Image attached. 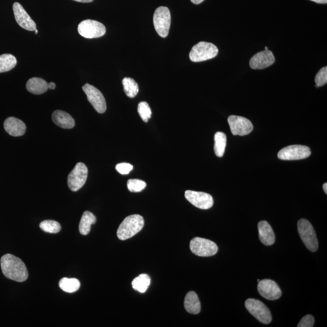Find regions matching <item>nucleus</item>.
<instances>
[{
    "mask_svg": "<svg viewBox=\"0 0 327 327\" xmlns=\"http://www.w3.org/2000/svg\"><path fill=\"white\" fill-rule=\"evenodd\" d=\"M2 273L8 279L18 282L25 281L29 274L25 264L12 254L2 256L0 261Z\"/></svg>",
    "mask_w": 327,
    "mask_h": 327,
    "instance_id": "obj_1",
    "label": "nucleus"
},
{
    "mask_svg": "<svg viewBox=\"0 0 327 327\" xmlns=\"http://www.w3.org/2000/svg\"><path fill=\"white\" fill-rule=\"evenodd\" d=\"M55 87H56L55 84L53 83V82H51V83L48 84V88L49 89L54 90V89H55Z\"/></svg>",
    "mask_w": 327,
    "mask_h": 327,
    "instance_id": "obj_35",
    "label": "nucleus"
},
{
    "mask_svg": "<svg viewBox=\"0 0 327 327\" xmlns=\"http://www.w3.org/2000/svg\"><path fill=\"white\" fill-rule=\"evenodd\" d=\"M185 197L188 201L198 209L207 210L211 209L214 206V199L208 193L187 190L185 192Z\"/></svg>",
    "mask_w": 327,
    "mask_h": 327,
    "instance_id": "obj_13",
    "label": "nucleus"
},
{
    "mask_svg": "<svg viewBox=\"0 0 327 327\" xmlns=\"http://www.w3.org/2000/svg\"><path fill=\"white\" fill-rule=\"evenodd\" d=\"M52 119L54 124L62 129H72L75 126V120L69 113L62 110L54 111Z\"/></svg>",
    "mask_w": 327,
    "mask_h": 327,
    "instance_id": "obj_18",
    "label": "nucleus"
},
{
    "mask_svg": "<svg viewBox=\"0 0 327 327\" xmlns=\"http://www.w3.org/2000/svg\"><path fill=\"white\" fill-rule=\"evenodd\" d=\"M214 151L218 157H222L224 154L227 137L224 133L218 132L215 135Z\"/></svg>",
    "mask_w": 327,
    "mask_h": 327,
    "instance_id": "obj_26",
    "label": "nucleus"
},
{
    "mask_svg": "<svg viewBox=\"0 0 327 327\" xmlns=\"http://www.w3.org/2000/svg\"><path fill=\"white\" fill-rule=\"evenodd\" d=\"M310 1L315 2H316V3H318V4H327V0H310Z\"/></svg>",
    "mask_w": 327,
    "mask_h": 327,
    "instance_id": "obj_34",
    "label": "nucleus"
},
{
    "mask_svg": "<svg viewBox=\"0 0 327 327\" xmlns=\"http://www.w3.org/2000/svg\"><path fill=\"white\" fill-rule=\"evenodd\" d=\"M154 24L155 31L160 37H167L171 24V14L168 7L157 8L154 15Z\"/></svg>",
    "mask_w": 327,
    "mask_h": 327,
    "instance_id": "obj_5",
    "label": "nucleus"
},
{
    "mask_svg": "<svg viewBox=\"0 0 327 327\" xmlns=\"http://www.w3.org/2000/svg\"><path fill=\"white\" fill-rule=\"evenodd\" d=\"M133 165L129 163H122L116 165V170L121 174H129L132 170Z\"/></svg>",
    "mask_w": 327,
    "mask_h": 327,
    "instance_id": "obj_33",
    "label": "nucleus"
},
{
    "mask_svg": "<svg viewBox=\"0 0 327 327\" xmlns=\"http://www.w3.org/2000/svg\"><path fill=\"white\" fill-rule=\"evenodd\" d=\"M228 122L233 135H249L253 129L252 122L244 117L231 115L228 118Z\"/></svg>",
    "mask_w": 327,
    "mask_h": 327,
    "instance_id": "obj_12",
    "label": "nucleus"
},
{
    "mask_svg": "<svg viewBox=\"0 0 327 327\" xmlns=\"http://www.w3.org/2000/svg\"><path fill=\"white\" fill-rule=\"evenodd\" d=\"M146 182L140 179H131L127 181V188L131 192H140L145 189Z\"/></svg>",
    "mask_w": 327,
    "mask_h": 327,
    "instance_id": "obj_30",
    "label": "nucleus"
},
{
    "mask_svg": "<svg viewBox=\"0 0 327 327\" xmlns=\"http://www.w3.org/2000/svg\"><path fill=\"white\" fill-rule=\"evenodd\" d=\"M82 89L85 93L87 100L95 110L99 113H105L107 109V106H106V100L102 93L96 87L89 84H86L82 87Z\"/></svg>",
    "mask_w": 327,
    "mask_h": 327,
    "instance_id": "obj_10",
    "label": "nucleus"
},
{
    "mask_svg": "<svg viewBox=\"0 0 327 327\" xmlns=\"http://www.w3.org/2000/svg\"><path fill=\"white\" fill-rule=\"evenodd\" d=\"M245 307L259 321L264 324L271 323L272 316L271 311L265 304L259 300L248 299L245 302Z\"/></svg>",
    "mask_w": 327,
    "mask_h": 327,
    "instance_id": "obj_6",
    "label": "nucleus"
},
{
    "mask_svg": "<svg viewBox=\"0 0 327 327\" xmlns=\"http://www.w3.org/2000/svg\"><path fill=\"white\" fill-rule=\"evenodd\" d=\"M275 58L272 52L265 50L260 52L252 56L249 64L252 69H264L274 64Z\"/></svg>",
    "mask_w": 327,
    "mask_h": 327,
    "instance_id": "obj_16",
    "label": "nucleus"
},
{
    "mask_svg": "<svg viewBox=\"0 0 327 327\" xmlns=\"http://www.w3.org/2000/svg\"><path fill=\"white\" fill-rule=\"evenodd\" d=\"M73 1L80 2H91L94 1V0H73Z\"/></svg>",
    "mask_w": 327,
    "mask_h": 327,
    "instance_id": "obj_37",
    "label": "nucleus"
},
{
    "mask_svg": "<svg viewBox=\"0 0 327 327\" xmlns=\"http://www.w3.org/2000/svg\"><path fill=\"white\" fill-rule=\"evenodd\" d=\"M260 279H258V282H260Z\"/></svg>",
    "mask_w": 327,
    "mask_h": 327,
    "instance_id": "obj_41",
    "label": "nucleus"
},
{
    "mask_svg": "<svg viewBox=\"0 0 327 327\" xmlns=\"http://www.w3.org/2000/svg\"><path fill=\"white\" fill-rule=\"evenodd\" d=\"M259 236L262 243L272 245L274 243L275 235L273 230L268 222L262 220L258 223Z\"/></svg>",
    "mask_w": 327,
    "mask_h": 327,
    "instance_id": "obj_19",
    "label": "nucleus"
},
{
    "mask_svg": "<svg viewBox=\"0 0 327 327\" xmlns=\"http://www.w3.org/2000/svg\"><path fill=\"white\" fill-rule=\"evenodd\" d=\"M298 229L300 237L307 249L311 252H316L318 249V241L312 223L307 219H300Z\"/></svg>",
    "mask_w": 327,
    "mask_h": 327,
    "instance_id": "obj_4",
    "label": "nucleus"
},
{
    "mask_svg": "<svg viewBox=\"0 0 327 327\" xmlns=\"http://www.w3.org/2000/svg\"><path fill=\"white\" fill-rule=\"evenodd\" d=\"M138 112L143 121L147 122L151 118L152 110L148 103L142 102L139 103L138 106Z\"/></svg>",
    "mask_w": 327,
    "mask_h": 327,
    "instance_id": "obj_29",
    "label": "nucleus"
},
{
    "mask_svg": "<svg viewBox=\"0 0 327 327\" xmlns=\"http://www.w3.org/2000/svg\"><path fill=\"white\" fill-rule=\"evenodd\" d=\"M265 50H269V48H267V47H266V48H265Z\"/></svg>",
    "mask_w": 327,
    "mask_h": 327,
    "instance_id": "obj_40",
    "label": "nucleus"
},
{
    "mask_svg": "<svg viewBox=\"0 0 327 327\" xmlns=\"http://www.w3.org/2000/svg\"><path fill=\"white\" fill-rule=\"evenodd\" d=\"M97 221V218L91 212L86 211L83 213V216L79 225V231L83 235H87L90 232L91 225Z\"/></svg>",
    "mask_w": 327,
    "mask_h": 327,
    "instance_id": "obj_22",
    "label": "nucleus"
},
{
    "mask_svg": "<svg viewBox=\"0 0 327 327\" xmlns=\"http://www.w3.org/2000/svg\"><path fill=\"white\" fill-rule=\"evenodd\" d=\"M193 4H200L201 2H203L204 0H190Z\"/></svg>",
    "mask_w": 327,
    "mask_h": 327,
    "instance_id": "obj_36",
    "label": "nucleus"
},
{
    "mask_svg": "<svg viewBox=\"0 0 327 327\" xmlns=\"http://www.w3.org/2000/svg\"><path fill=\"white\" fill-rule=\"evenodd\" d=\"M13 10L15 20L22 28L29 31H35L37 29L36 24L19 2H14Z\"/></svg>",
    "mask_w": 327,
    "mask_h": 327,
    "instance_id": "obj_15",
    "label": "nucleus"
},
{
    "mask_svg": "<svg viewBox=\"0 0 327 327\" xmlns=\"http://www.w3.org/2000/svg\"><path fill=\"white\" fill-rule=\"evenodd\" d=\"M124 91L128 97L133 98L137 95L139 92L138 84L132 78L126 77L122 80Z\"/></svg>",
    "mask_w": 327,
    "mask_h": 327,
    "instance_id": "obj_27",
    "label": "nucleus"
},
{
    "mask_svg": "<svg viewBox=\"0 0 327 327\" xmlns=\"http://www.w3.org/2000/svg\"><path fill=\"white\" fill-rule=\"evenodd\" d=\"M258 290L264 298L274 301L280 298L282 291L277 283L271 279H264L258 282Z\"/></svg>",
    "mask_w": 327,
    "mask_h": 327,
    "instance_id": "obj_14",
    "label": "nucleus"
},
{
    "mask_svg": "<svg viewBox=\"0 0 327 327\" xmlns=\"http://www.w3.org/2000/svg\"><path fill=\"white\" fill-rule=\"evenodd\" d=\"M78 31L82 37L92 39L103 37L106 34V29L105 25L100 22L86 20L79 24Z\"/></svg>",
    "mask_w": 327,
    "mask_h": 327,
    "instance_id": "obj_9",
    "label": "nucleus"
},
{
    "mask_svg": "<svg viewBox=\"0 0 327 327\" xmlns=\"http://www.w3.org/2000/svg\"><path fill=\"white\" fill-rule=\"evenodd\" d=\"M38 30H37V29L35 30V34H38Z\"/></svg>",
    "mask_w": 327,
    "mask_h": 327,
    "instance_id": "obj_39",
    "label": "nucleus"
},
{
    "mask_svg": "<svg viewBox=\"0 0 327 327\" xmlns=\"http://www.w3.org/2000/svg\"><path fill=\"white\" fill-rule=\"evenodd\" d=\"M4 128L6 132L12 136H23L26 130V125L24 122L15 117H9L5 119Z\"/></svg>",
    "mask_w": 327,
    "mask_h": 327,
    "instance_id": "obj_17",
    "label": "nucleus"
},
{
    "mask_svg": "<svg viewBox=\"0 0 327 327\" xmlns=\"http://www.w3.org/2000/svg\"><path fill=\"white\" fill-rule=\"evenodd\" d=\"M17 60L12 54H6L0 55V73L9 72L15 67Z\"/></svg>",
    "mask_w": 327,
    "mask_h": 327,
    "instance_id": "obj_25",
    "label": "nucleus"
},
{
    "mask_svg": "<svg viewBox=\"0 0 327 327\" xmlns=\"http://www.w3.org/2000/svg\"><path fill=\"white\" fill-rule=\"evenodd\" d=\"M323 189H324V192H325V193L327 194V183L324 184V185H323Z\"/></svg>",
    "mask_w": 327,
    "mask_h": 327,
    "instance_id": "obj_38",
    "label": "nucleus"
},
{
    "mask_svg": "<svg viewBox=\"0 0 327 327\" xmlns=\"http://www.w3.org/2000/svg\"><path fill=\"white\" fill-rule=\"evenodd\" d=\"M40 227L45 232L57 233L61 230V227L59 223L53 220H45L40 223Z\"/></svg>",
    "mask_w": 327,
    "mask_h": 327,
    "instance_id": "obj_28",
    "label": "nucleus"
},
{
    "mask_svg": "<svg viewBox=\"0 0 327 327\" xmlns=\"http://www.w3.org/2000/svg\"><path fill=\"white\" fill-rule=\"evenodd\" d=\"M311 155L309 147L302 145L289 146L278 153L277 157L280 160L293 161L305 159Z\"/></svg>",
    "mask_w": 327,
    "mask_h": 327,
    "instance_id": "obj_11",
    "label": "nucleus"
},
{
    "mask_svg": "<svg viewBox=\"0 0 327 327\" xmlns=\"http://www.w3.org/2000/svg\"><path fill=\"white\" fill-rule=\"evenodd\" d=\"M26 89L33 94L40 95L48 91V84L43 79L34 77L27 82Z\"/></svg>",
    "mask_w": 327,
    "mask_h": 327,
    "instance_id": "obj_21",
    "label": "nucleus"
},
{
    "mask_svg": "<svg viewBox=\"0 0 327 327\" xmlns=\"http://www.w3.org/2000/svg\"><path fill=\"white\" fill-rule=\"evenodd\" d=\"M315 318L313 316L308 315L302 318L298 324V327H312L314 326Z\"/></svg>",
    "mask_w": 327,
    "mask_h": 327,
    "instance_id": "obj_32",
    "label": "nucleus"
},
{
    "mask_svg": "<svg viewBox=\"0 0 327 327\" xmlns=\"http://www.w3.org/2000/svg\"><path fill=\"white\" fill-rule=\"evenodd\" d=\"M218 49L211 43L201 42L193 46L189 54V58L192 62L207 61L214 58L218 54Z\"/></svg>",
    "mask_w": 327,
    "mask_h": 327,
    "instance_id": "obj_3",
    "label": "nucleus"
},
{
    "mask_svg": "<svg viewBox=\"0 0 327 327\" xmlns=\"http://www.w3.org/2000/svg\"><path fill=\"white\" fill-rule=\"evenodd\" d=\"M144 225V219L140 215H133L125 218L117 230V236L124 241L140 232Z\"/></svg>",
    "mask_w": 327,
    "mask_h": 327,
    "instance_id": "obj_2",
    "label": "nucleus"
},
{
    "mask_svg": "<svg viewBox=\"0 0 327 327\" xmlns=\"http://www.w3.org/2000/svg\"><path fill=\"white\" fill-rule=\"evenodd\" d=\"M88 175V169L83 163L76 164L75 167L69 173L67 184L72 192H77L85 184Z\"/></svg>",
    "mask_w": 327,
    "mask_h": 327,
    "instance_id": "obj_8",
    "label": "nucleus"
},
{
    "mask_svg": "<svg viewBox=\"0 0 327 327\" xmlns=\"http://www.w3.org/2000/svg\"><path fill=\"white\" fill-rule=\"evenodd\" d=\"M80 282L76 278H62L59 280V286L61 290L67 293H74L80 287Z\"/></svg>",
    "mask_w": 327,
    "mask_h": 327,
    "instance_id": "obj_24",
    "label": "nucleus"
},
{
    "mask_svg": "<svg viewBox=\"0 0 327 327\" xmlns=\"http://www.w3.org/2000/svg\"><path fill=\"white\" fill-rule=\"evenodd\" d=\"M190 248L193 253L201 257H209L217 254V245L211 240L199 238H193L190 241Z\"/></svg>",
    "mask_w": 327,
    "mask_h": 327,
    "instance_id": "obj_7",
    "label": "nucleus"
},
{
    "mask_svg": "<svg viewBox=\"0 0 327 327\" xmlns=\"http://www.w3.org/2000/svg\"><path fill=\"white\" fill-rule=\"evenodd\" d=\"M184 307L188 313L197 315L201 312V303L197 294L194 291H190L185 296Z\"/></svg>",
    "mask_w": 327,
    "mask_h": 327,
    "instance_id": "obj_20",
    "label": "nucleus"
},
{
    "mask_svg": "<svg viewBox=\"0 0 327 327\" xmlns=\"http://www.w3.org/2000/svg\"><path fill=\"white\" fill-rule=\"evenodd\" d=\"M132 285L134 290L141 293H145L151 285V278L146 274H141L133 279Z\"/></svg>",
    "mask_w": 327,
    "mask_h": 327,
    "instance_id": "obj_23",
    "label": "nucleus"
},
{
    "mask_svg": "<svg viewBox=\"0 0 327 327\" xmlns=\"http://www.w3.org/2000/svg\"><path fill=\"white\" fill-rule=\"evenodd\" d=\"M316 87H321L327 83V67H324L319 71L315 79Z\"/></svg>",
    "mask_w": 327,
    "mask_h": 327,
    "instance_id": "obj_31",
    "label": "nucleus"
}]
</instances>
